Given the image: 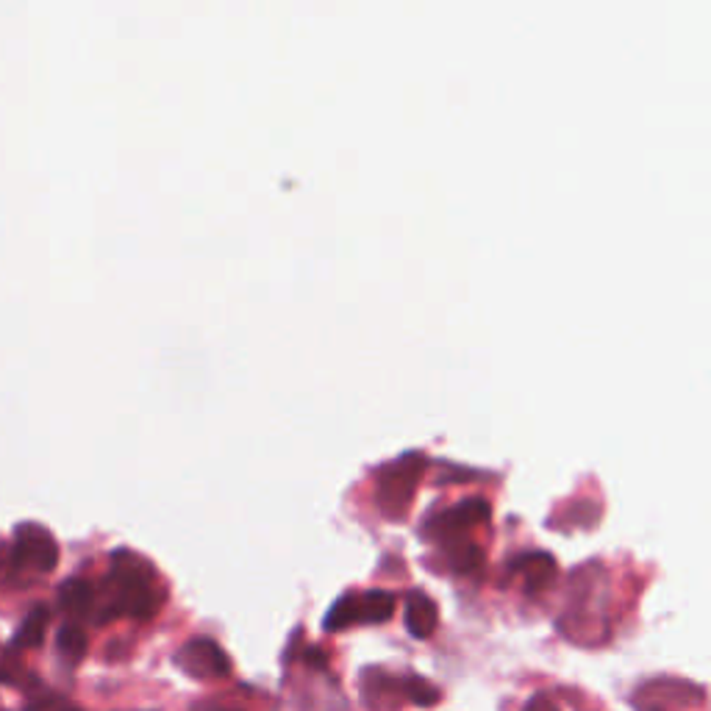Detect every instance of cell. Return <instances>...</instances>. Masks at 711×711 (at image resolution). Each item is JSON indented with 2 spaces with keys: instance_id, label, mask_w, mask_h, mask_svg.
<instances>
[{
  "instance_id": "cell-1",
  "label": "cell",
  "mask_w": 711,
  "mask_h": 711,
  "mask_svg": "<svg viewBox=\"0 0 711 711\" xmlns=\"http://www.w3.org/2000/svg\"><path fill=\"white\" fill-rule=\"evenodd\" d=\"M109 584L115 590L111 614H128V618L148 620L159 609L154 579H150L148 567L137 556H131V553H115V567H111Z\"/></svg>"
},
{
  "instance_id": "cell-2",
  "label": "cell",
  "mask_w": 711,
  "mask_h": 711,
  "mask_svg": "<svg viewBox=\"0 0 711 711\" xmlns=\"http://www.w3.org/2000/svg\"><path fill=\"white\" fill-rule=\"evenodd\" d=\"M395 612V598L389 592H364L358 598H343L328 612L326 629L339 631L350 623H384Z\"/></svg>"
},
{
  "instance_id": "cell-3",
  "label": "cell",
  "mask_w": 711,
  "mask_h": 711,
  "mask_svg": "<svg viewBox=\"0 0 711 711\" xmlns=\"http://www.w3.org/2000/svg\"><path fill=\"white\" fill-rule=\"evenodd\" d=\"M14 559L22 567L50 573L59 564V545L42 525H20L14 542Z\"/></svg>"
},
{
  "instance_id": "cell-4",
  "label": "cell",
  "mask_w": 711,
  "mask_h": 711,
  "mask_svg": "<svg viewBox=\"0 0 711 711\" xmlns=\"http://www.w3.org/2000/svg\"><path fill=\"white\" fill-rule=\"evenodd\" d=\"M176 662L192 679H220V675L231 673V659L223 653V648L215 640H206V636L204 640H189L176 653Z\"/></svg>"
},
{
  "instance_id": "cell-5",
  "label": "cell",
  "mask_w": 711,
  "mask_h": 711,
  "mask_svg": "<svg viewBox=\"0 0 711 711\" xmlns=\"http://www.w3.org/2000/svg\"><path fill=\"white\" fill-rule=\"evenodd\" d=\"M484 520H490V506L481 497H473V501H462L453 508H447L434 523V531L436 534H453V531L473 529V525L484 523Z\"/></svg>"
},
{
  "instance_id": "cell-6",
  "label": "cell",
  "mask_w": 711,
  "mask_h": 711,
  "mask_svg": "<svg viewBox=\"0 0 711 711\" xmlns=\"http://www.w3.org/2000/svg\"><path fill=\"white\" fill-rule=\"evenodd\" d=\"M403 618H406L408 634L417 636V640H425V636L434 634L436 623H440L436 603L431 601L428 595H423V592H412V595L406 598V612H403Z\"/></svg>"
},
{
  "instance_id": "cell-7",
  "label": "cell",
  "mask_w": 711,
  "mask_h": 711,
  "mask_svg": "<svg viewBox=\"0 0 711 711\" xmlns=\"http://www.w3.org/2000/svg\"><path fill=\"white\" fill-rule=\"evenodd\" d=\"M92 598V586L83 579H70L59 586V606L65 609L70 618H83V614H89V609H92L95 603Z\"/></svg>"
},
{
  "instance_id": "cell-8",
  "label": "cell",
  "mask_w": 711,
  "mask_h": 711,
  "mask_svg": "<svg viewBox=\"0 0 711 711\" xmlns=\"http://www.w3.org/2000/svg\"><path fill=\"white\" fill-rule=\"evenodd\" d=\"M517 570H525V579L534 590H542V586L551 584V579L556 575V562H553L547 553H529L517 562Z\"/></svg>"
},
{
  "instance_id": "cell-9",
  "label": "cell",
  "mask_w": 711,
  "mask_h": 711,
  "mask_svg": "<svg viewBox=\"0 0 711 711\" xmlns=\"http://www.w3.org/2000/svg\"><path fill=\"white\" fill-rule=\"evenodd\" d=\"M48 620H50V614H48V609H45V606H37L33 612H28L26 623H22L20 631H17L14 645L37 648L39 642H42L45 629H48Z\"/></svg>"
},
{
  "instance_id": "cell-10",
  "label": "cell",
  "mask_w": 711,
  "mask_h": 711,
  "mask_svg": "<svg viewBox=\"0 0 711 711\" xmlns=\"http://www.w3.org/2000/svg\"><path fill=\"white\" fill-rule=\"evenodd\" d=\"M56 648H59V653L70 664L81 662L83 653H87V634H83V631L78 629V625L67 623L65 629L59 631V636H56Z\"/></svg>"
},
{
  "instance_id": "cell-11",
  "label": "cell",
  "mask_w": 711,
  "mask_h": 711,
  "mask_svg": "<svg viewBox=\"0 0 711 711\" xmlns=\"http://www.w3.org/2000/svg\"><path fill=\"white\" fill-rule=\"evenodd\" d=\"M406 695L412 698L414 703H419V707H434V703L440 701V692H436L434 687L425 684V681H419V679H408Z\"/></svg>"
},
{
  "instance_id": "cell-12",
  "label": "cell",
  "mask_w": 711,
  "mask_h": 711,
  "mask_svg": "<svg viewBox=\"0 0 711 711\" xmlns=\"http://www.w3.org/2000/svg\"><path fill=\"white\" fill-rule=\"evenodd\" d=\"M451 564H453V570H458V573L478 567L481 551L478 547H458V551L451 553Z\"/></svg>"
},
{
  "instance_id": "cell-13",
  "label": "cell",
  "mask_w": 711,
  "mask_h": 711,
  "mask_svg": "<svg viewBox=\"0 0 711 711\" xmlns=\"http://www.w3.org/2000/svg\"><path fill=\"white\" fill-rule=\"evenodd\" d=\"M525 711H559V709L553 707V703L547 701L545 695H536V698H531L529 707H525Z\"/></svg>"
},
{
  "instance_id": "cell-14",
  "label": "cell",
  "mask_w": 711,
  "mask_h": 711,
  "mask_svg": "<svg viewBox=\"0 0 711 711\" xmlns=\"http://www.w3.org/2000/svg\"><path fill=\"white\" fill-rule=\"evenodd\" d=\"M65 711H81V709H65Z\"/></svg>"
}]
</instances>
